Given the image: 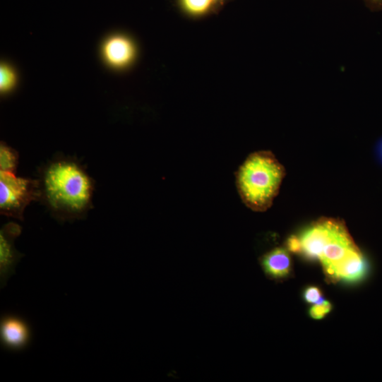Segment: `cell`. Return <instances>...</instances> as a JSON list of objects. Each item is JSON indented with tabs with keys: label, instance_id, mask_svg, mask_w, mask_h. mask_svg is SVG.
Listing matches in <instances>:
<instances>
[{
	"label": "cell",
	"instance_id": "4fadbf2b",
	"mask_svg": "<svg viewBox=\"0 0 382 382\" xmlns=\"http://www.w3.org/2000/svg\"><path fill=\"white\" fill-rule=\"evenodd\" d=\"M331 309V304L328 301L323 300L310 309L309 314L313 318L318 320L324 318Z\"/></svg>",
	"mask_w": 382,
	"mask_h": 382
},
{
	"label": "cell",
	"instance_id": "277c9868",
	"mask_svg": "<svg viewBox=\"0 0 382 382\" xmlns=\"http://www.w3.org/2000/svg\"><path fill=\"white\" fill-rule=\"evenodd\" d=\"M357 250L343 223L333 219L330 233L317 260L330 278L334 269Z\"/></svg>",
	"mask_w": 382,
	"mask_h": 382
},
{
	"label": "cell",
	"instance_id": "6da1fadb",
	"mask_svg": "<svg viewBox=\"0 0 382 382\" xmlns=\"http://www.w3.org/2000/svg\"><path fill=\"white\" fill-rule=\"evenodd\" d=\"M41 201L59 222L83 219L92 208L95 181L77 160L56 157L40 170Z\"/></svg>",
	"mask_w": 382,
	"mask_h": 382
},
{
	"label": "cell",
	"instance_id": "9a60e30c",
	"mask_svg": "<svg viewBox=\"0 0 382 382\" xmlns=\"http://www.w3.org/2000/svg\"><path fill=\"white\" fill-rule=\"evenodd\" d=\"M287 249L291 252L295 253H300V242L297 236H292L287 240Z\"/></svg>",
	"mask_w": 382,
	"mask_h": 382
},
{
	"label": "cell",
	"instance_id": "52a82bcc",
	"mask_svg": "<svg viewBox=\"0 0 382 382\" xmlns=\"http://www.w3.org/2000/svg\"><path fill=\"white\" fill-rule=\"evenodd\" d=\"M106 64L115 69H123L130 66L136 56V48L127 37L115 35L108 38L102 49Z\"/></svg>",
	"mask_w": 382,
	"mask_h": 382
},
{
	"label": "cell",
	"instance_id": "7a4b0ae2",
	"mask_svg": "<svg viewBox=\"0 0 382 382\" xmlns=\"http://www.w3.org/2000/svg\"><path fill=\"white\" fill-rule=\"evenodd\" d=\"M285 170L268 151L250 155L239 167L236 181L244 203L256 212L270 208L277 196Z\"/></svg>",
	"mask_w": 382,
	"mask_h": 382
},
{
	"label": "cell",
	"instance_id": "8992f818",
	"mask_svg": "<svg viewBox=\"0 0 382 382\" xmlns=\"http://www.w3.org/2000/svg\"><path fill=\"white\" fill-rule=\"evenodd\" d=\"M32 340L30 323L23 317L6 314L0 320V342L7 350L18 352L26 349Z\"/></svg>",
	"mask_w": 382,
	"mask_h": 382
},
{
	"label": "cell",
	"instance_id": "5b68a950",
	"mask_svg": "<svg viewBox=\"0 0 382 382\" xmlns=\"http://www.w3.org/2000/svg\"><path fill=\"white\" fill-rule=\"evenodd\" d=\"M22 227L16 222L5 225L0 230V283L4 289L9 279L16 274V269L25 254L15 246L16 240L21 235Z\"/></svg>",
	"mask_w": 382,
	"mask_h": 382
},
{
	"label": "cell",
	"instance_id": "8fae6325",
	"mask_svg": "<svg viewBox=\"0 0 382 382\" xmlns=\"http://www.w3.org/2000/svg\"><path fill=\"white\" fill-rule=\"evenodd\" d=\"M183 8L193 16L208 13L217 3L218 0H180Z\"/></svg>",
	"mask_w": 382,
	"mask_h": 382
},
{
	"label": "cell",
	"instance_id": "2e32d148",
	"mask_svg": "<svg viewBox=\"0 0 382 382\" xmlns=\"http://www.w3.org/2000/svg\"><path fill=\"white\" fill-rule=\"evenodd\" d=\"M375 153L378 162L382 165V139L377 143Z\"/></svg>",
	"mask_w": 382,
	"mask_h": 382
},
{
	"label": "cell",
	"instance_id": "9c48e42d",
	"mask_svg": "<svg viewBox=\"0 0 382 382\" xmlns=\"http://www.w3.org/2000/svg\"><path fill=\"white\" fill-rule=\"evenodd\" d=\"M262 265L265 273L270 276L275 278H282L290 274L292 268V260L287 250L277 248L263 257Z\"/></svg>",
	"mask_w": 382,
	"mask_h": 382
},
{
	"label": "cell",
	"instance_id": "7c38bea8",
	"mask_svg": "<svg viewBox=\"0 0 382 382\" xmlns=\"http://www.w3.org/2000/svg\"><path fill=\"white\" fill-rule=\"evenodd\" d=\"M18 76L10 66L4 64L0 68V90L2 93L11 91L17 83Z\"/></svg>",
	"mask_w": 382,
	"mask_h": 382
},
{
	"label": "cell",
	"instance_id": "30bf717a",
	"mask_svg": "<svg viewBox=\"0 0 382 382\" xmlns=\"http://www.w3.org/2000/svg\"><path fill=\"white\" fill-rule=\"evenodd\" d=\"M19 153L4 143L0 145V172L16 174L19 165Z\"/></svg>",
	"mask_w": 382,
	"mask_h": 382
},
{
	"label": "cell",
	"instance_id": "ba28073f",
	"mask_svg": "<svg viewBox=\"0 0 382 382\" xmlns=\"http://www.w3.org/2000/svg\"><path fill=\"white\" fill-rule=\"evenodd\" d=\"M369 271V264L359 249L334 269L330 278L335 280L357 282L364 280Z\"/></svg>",
	"mask_w": 382,
	"mask_h": 382
},
{
	"label": "cell",
	"instance_id": "3957f363",
	"mask_svg": "<svg viewBox=\"0 0 382 382\" xmlns=\"http://www.w3.org/2000/svg\"><path fill=\"white\" fill-rule=\"evenodd\" d=\"M41 200L38 179L18 177L16 174L0 172V213L24 221L27 207Z\"/></svg>",
	"mask_w": 382,
	"mask_h": 382
},
{
	"label": "cell",
	"instance_id": "5bb4252c",
	"mask_svg": "<svg viewBox=\"0 0 382 382\" xmlns=\"http://www.w3.org/2000/svg\"><path fill=\"white\" fill-rule=\"evenodd\" d=\"M304 298L309 304H318L323 300L321 290L314 286L309 287L304 290Z\"/></svg>",
	"mask_w": 382,
	"mask_h": 382
}]
</instances>
